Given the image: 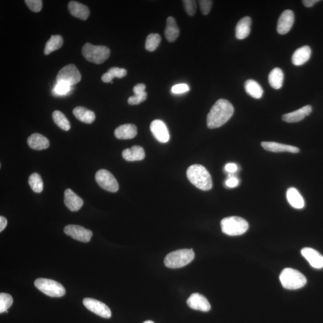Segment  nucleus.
<instances>
[{"label":"nucleus","mask_w":323,"mask_h":323,"mask_svg":"<svg viewBox=\"0 0 323 323\" xmlns=\"http://www.w3.org/2000/svg\"><path fill=\"white\" fill-rule=\"evenodd\" d=\"M234 113V106L229 101L218 100L211 108L207 116L208 128L215 129L225 124Z\"/></svg>","instance_id":"nucleus-1"},{"label":"nucleus","mask_w":323,"mask_h":323,"mask_svg":"<svg viewBox=\"0 0 323 323\" xmlns=\"http://www.w3.org/2000/svg\"><path fill=\"white\" fill-rule=\"evenodd\" d=\"M186 174L189 180L198 189L204 191L212 189V177L203 166L197 164L190 166L188 168Z\"/></svg>","instance_id":"nucleus-2"},{"label":"nucleus","mask_w":323,"mask_h":323,"mask_svg":"<svg viewBox=\"0 0 323 323\" xmlns=\"http://www.w3.org/2000/svg\"><path fill=\"white\" fill-rule=\"evenodd\" d=\"M195 258L192 249H181L170 252L164 260L167 268L176 269L182 268L190 263Z\"/></svg>","instance_id":"nucleus-3"},{"label":"nucleus","mask_w":323,"mask_h":323,"mask_svg":"<svg viewBox=\"0 0 323 323\" xmlns=\"http://www.w3.org/2000/svg\"><path fill=\"white\" fill-rule=\"evenodd\" d=\"M281 283L288 290H297L307 284V279L301 272L292 268H286L280 275Z\"/></svg>","instance_id":"nucleus-4"},{"label":"nucleus","mask_w":323,"mask_h":323,"mask_svg":"<svg viewBox=\"0 0 323 323\" xmlns=\"http://www.w3.org/2000/svg\"><path fill=\"white\" fill-rule=\"evenodd\" d=\"M221 227L224 234L233 237L245 234L249 229V225L245 219L232 216L223 218L221 221Z\"/></svg>","instance_id":"nucleus-5"},{"label":"nucleus","mask_w":323,"mask_h":323,"mask_svg":"<svg viewBox=\"0 0 323 323\" xmlns=\"http://www.w3.org/2000/svg\"><path fill=\"white\" fill-rule=\"evenodd\" d=\"M81 52L87 61L101 64L105 63L110 55V50L105 46H94L87 43L82 47Z\"/></svg>","instance_id":"nucleus-6"},{"label":"nucleus","mask_w":323,"mask_h":323,"mask_svg":"<svg viewBox=\"0 0 323 323\" xmlns=\"http://www.w3.org/2000/svg\"><path fill=\"white\" fill-rule=\"evenodd\" d=\"M35 285L42 293L50 297H60L66 294L63 286L54 280L38 279L35 281Z\"/></svg>","instance_id":"nucleus-7"},{"label":"nucleus","mask_w":323,"mask_h":323,"mask_svg":"<svg viewBox=\"0 0 323 323\" xmlns=\"http://www.w3.org/2000/svg\"><path fill=\"white\" fill-rule=\"evenodd\" d=\"M95 179L99 186L108 192H116L119 190V184L113 174L108 171L100 170L95 174Z\"/></svg>","instance_id":"nucleus-8"},{"label":"nucleus","mask_w":323,"mask_h":323,"mask_svg":"<svg viewBox=\"0 0 323 323\" xmlns=\"http://www.w3.org/2000/svg\"><path fill=\"white\" fill-rule=\"evenodd\" d=\"M81 78L80 72L74 64H69L63 67L58 72L57 81H65L72 86L79 83Z\"/></svg>","instance_id":"nucleus-9"},{"label":"nucleus","mask_w":323,"mask_h":323,"mask_svg":"<svg viewBox=\"0 0 323 323\" xmlns=\"http://www.w3.org/2000/svg\"><path fill=\"white\" fill-rule=\"evenodd\" d=\"M64 230L67 235L75 240L83 243L89 242L92 235H93L91 230L79 225H75V224H69V225L66 226Z\"/></svg>","instance_id":"nucleus-10"},{"label":"nucleus","mask_w":323,"mask_h":323,"mask_svg":"<svg viewBox=\"0 0 323 323\" xmlns=\"http://www.w3.org/2000/svg\"><path fill=\"white\" fill-rule=\"evenodd\" d=\"M83 305L92 313L105 319H109L111 316V312L108 306L105 303L96 299L85 298L83 299Z\"/></svg>","instance_id":"nucleus-11"},{"label":"nucleus","mask_w":323,"mask_h":323,"mask_svg":"<svg viewBox=\"0 0 323 323\" xmlns=\"http://www.w3.org/2000/svg\"><path fill=\"white\" fill-rule=\"evenodd\" d=\"M151 133L160 143L168 142L170 139L169 131L164 122L161 120H154L150 124Z\"/></svg>","instance_id":"nucleus-12"},{"label":"nucleus","mask_w":323,"mask_h":323,"mask_svg":"<svg viewBox=\"0 0 323 323\" xmlns=\"http://www.w3.org/2000/svg\"><path fill=\"white\" fill-rule=\"evenodd\" d=\"M294 21V15L293 11L286 10L280 15L278 21L277 32L280 35H286L291 30Z\"/></svg>","instance_id":"nucleus-13"},{"label":"nucleus","mask_w":323,"mask_h":323,"mask_svg":"<svg viewBox=\"0 0 323 323\" xmlns=\"http://www.w3.org/2000/svg\"><path fill=\"white\" fill-rule=\"evenodd\" d=\"M187 304L193 310L208 312L211 310V305L206 297L199 293H193L188 298Z\"/></svg>","instance_id":"nucleus-14"},{"label":"nucleus","mask_w":323,"mask_h":323,"mask_svg":"<svg viewBox=\"0 0 323 323\" xmlns=\"http://www.w3.org/2000/svg\"><path fill=\"white\" fill-rule=\"evenodd\" d=\"M301 254L312 267L316 269L323 268V256L319 252L312 248H303Z\"/></svg>","instance_id":"nucleus-15"},{"label":"nucleus","mask_w":323,"mask_h":323,"mask_svg":"<svg viewBox=\"0 0 323 323\" xmlns=\"http://www.w3.org/2000/svg\"><path fill=\"white\" fill-rule=\"evenodd\" d=\"M64 203L72 212H77L83 206V201L72 190L67 189L64 192Z\"/></svg>","instance_id":"nucleus-16"},{"label":"nucleus","mask_w":323,"mask_h":323,"mask_svg":"<svg viewBox=\"0 0 323 323\" xmlns=\"http://www.w3.org/2000/svg\"><path fill=\"white\" fill-rule=\"evenodd\" d=\"M312 111H313V108H312L311 106H305L297 110L284 114L282 119L284 121L288 123L298 122L301 121L306 116L310 115Z\"/></svg>","instance_id":"nucleus-17"},{"label":"nucleus","mask_w":323,"mask_h":323,"mask_svg":"<svg viewBox=\"0 0 323 323\" xmlns=\"http://www.w3.org/2000/svg\"><path fill=\"white\" fill-rule=\"evenodd\" d=\"M264 149L272 152H290L297 153L299 152V148L294 146L280 144L275 142H264L261 143Z\"/></svg>","instance_id":"nucleus-18"},{"label":"nucleus","mask_w":323,"mask_h":323,"mask_svg":"<svg viewBox=\"0 0 323 323\" xmlns=\"http://www.w3.org/2000/svg\"><path fill=\"white\" fill-rule=\"evenodd\" d=\"M137 135V126L130 123L120 125L114 131L115 137L120 140L133 139Z\"/></svg>","instance_id":"nucleus-19"},{"label":"nucleus","mask_w":323,"mask_h":323,"mask_svg":"<svg viewBox=\"0 0 323 323\" xmlns=\"http://www.w3.org/2000/svg\"><path fill=\"white\" fill-rule=\"evenodd\" d=\"M69 10L73 16L83 21H86L90 15L89 8L77 1H70L69 4Z\"/></svg>","instance_id":"nucleus-20"},{"label":"nucleus","mask_w":323,"mask_h":323,"mask_svg":"<svg viewBox=\"0 0 323 323\" xmlns=\"http://www.w3.org/2000/svg\"><path fill=\"white\" fill-rule=\"evenodd\" d=\"M28 144L34 150H42L49 147V140L43 135L35 133L31 136L27 140Z\"/></svg>","instance_id":"nucleus-21"},{"label":"nucleus","mask_w":323,"mask_h":323,"mask_svg":"<svg viewBox=\"0 0 323 323\" xmlns=\"http://www.w3.org/2000/svg\"><path fill=\"white\" fill-rule=\"evenodd\" d=\"M311 49L310 46H303L295 50L291 61L294 66H300L307 63L311 56Z\"/></svg>","instance_id":"nucleus-22"},{"label":"nucleus","mask_w":323,"mask_h":323,"mask_svg":"<svg viewBox=\"0 0 323 323\" xmlns=\"http://www.w3.org/2000/svg\"><path fill=\"white\" fill-rule=\"evenodd\" d=\"M251 19L249 16L244 17L239 21L236 26V37L239 40H243L247 37L251 33Z\"/></svg>","instance_id":"nucleus-23"},{"label":"nucleus","mask_w":323,"mask_h":323,"mask_svg":"<svg viewBox=\"0 0 323 323\" xmlns=\"http://www.w3.org/2000/svg\"><path fill=\"white\" fill-rule=\"evenodd\" d=\"M123 159L129 162L142 161L145 158L144 149L139 145H134L131 148H126L122 151Z\"/></svg>","instance_id":"nucleus-24"},{"label":"nucleus","mask_w":323,"mask_h":323,"mask_svg":"<svg viewBox=\"0 0 323 323\" xmlns=\"http://www.w3.org/2000/svg\"><path fill=\"white\" fill-rule=\"evenodd\" d=\"M287 201L291 207L296 209H302L305 206V201L299 191L294 187L289 188L287 190Z\"/></svg>","instance_id":"nucleus-25"},{"label":"nucleus","mask_w":323,"mask_h":323,"mask_svg":"<svg viewBox=\"0 0 323 323\" xmlns=\"http://www.w3.org/2000/svg\"><path fill=\"white\" fill-rule=\"evenodd\" d=\"M179 30L175 19L172 16L168 17L167 21L165 36L169 42H174L178 38Z\"/></svg>","instance_id":"nucleus-26"},{"label":"nucleus","mask_w":323,"mask_h":323,"mask_svg":"<svg viewBox=\"0 0 323 323\" xmlns=\"http://www.w3.org/2000/svg\"><path fill=\"white\" fill-rule=\"evenodd\" d=\"M72 113L78 120L83 123L91 124L95 120L94 112L83 107H77L73 109Z\"/></svg>","instance_id":"nucleus-27"},{"label":"nucleus","mask_w":323,"mask_h":323,"mask_svg":"<svg viewBox=\"0 0 323 323\" xmlns=\"http://www.w3.org/2000/svg\"><path fill=\"white\" fill-rule=\"evenodd\" d=\"M245 90L247 93L255 99H260L263 95V90L256 81L250 79L247 80L244 85Z\"/></svg>","instance_id":"nucleus-28"},{"label":"nucleus","mask_w":323,"mask_h":323,"mask_svg":"<svg viewBox=\"0 0 323 323\" xmlns=\"http://www.w3.org/2000/svg\"><path fill=\"white\" fill-rule=\"evenodd\" d=\"M269 83L272 88L279 89L283 86L284 73L282 69L275 68L269 73Z\"/></svg>","instance_id":"nucleus-29"},{"label":"nucleus","mask_w":323,"mask_h":323,"mask_svg":"<svg viewBox=\"0 0 323 323\" xmlns=\"http://www.w3.org/2000/svg\"><path fill=\"white\" fill-rule=\"evenodd\" d=\"M64 40L60 35L52 36L47 41L44 48V54L48 55L53 52L60 49L63 46Z\"/></svg>","instance_id":"nucleus-30"},{"label":"nucleus","mask_w":323,"mask_h":323,"mask_svg":"<svg viewBox=\"0 0 323 323\" xmlns=\"http://www.w3.org/2000/svg\"><path fill=\"white\" fill-rule=\"evenodd\" d=\"M127 74V71L124 69H120L118 67H112L108 72L103 75L101 79L103 82L109 83L113 80L114 77L122 78Z\"/></svg>","instance_id":"nucleus-31"},{"label":"nucleus","mask_w":323,"mask_h":323,"mask_svg":"<svg viewBox=\"0 0 323 323\" xmlns=\"http://www.w3.org/2000/svg\"><path fill=\"white\" fill-rule=\"evenodd\" d=\"M52 118L56 124L63 130L68 131L71 128L69 120L62 112L55 111L52 114Z\"/></svg>","instance_id":"nucleus-32"},{"label":"nucleus","mask_w":323,"mask_h":323,"mask_svg":"<svg viewBox=\"0 0 323 323\" xmlns=\"http://www.w3.org/2000/svg\"><path fill=\"white\" fill-rule=\"evenodd\" d=\"M29 183L32 189L36 193H40L43 190V180L37 173H33L30 176Z\"/></svg>","instance_id":"nucleus-33"},{"label":"nucleus","mask_w":323,"mask_h":323,"mask_svg":"<svg viewBox=\"0 0 323 323\" xmlns=\"http://www.w3.org/2000/svg\"><path fill=\"white\" fill-rule=\"evenodd\" d=\"M161 41V37L158 34H150L146 38L145 46L146 50L149 52L154 51L158 48Z\"/></svg>","instance_id":"nucleus-34"},{"label":"nucleus","mask_w":323,"mask_h":323,"mask_svg":"<svg viewBox=\"0 0 323 323\" xmlns=\"http://www.w3.org/2000/svg\"><path fill=\"white\" fill-rule=\"evenodd\" d=\"M13 304V298L11 295L7 293L0 294V313L6 312Z\"/></svg>","instance_id":"nucleus-35"},{"label":"nucleus","mask_w":323,"mask_h":323,"mask_svg":"<svg viewBox=\"0 0 323 323\" xmlns=\"http://www.w3.org/2000/svg\"><path fill=\"white\" fill-rule=\"evenodd\" d=\"M71 89L72 86L68 83L65 81H57L53 88V93L58 95H65L69 94Z\"/></svg>","instance_id":"nucleus-36"},{"label":"nucleus","mask_w":323,"mask_h":323,"mask_svg":"<svg viewBox=\"0 0 323 323\" xmlns=\"http://www.w3.org/2000/svg\"><path fill=\"white\" fill-rule=\"evenodd\" d=\"M147 94L145 92L144 93L141 94L134 95V96L129 98L128 102L130 105H138L140 103L144 102L147 99Z\"/></svg>","instance_id":"nucleus-37"},{"label":"nucleus","mask_w":323,"mask_h":323,"mask_svg":"<svg viewBox=\"0 0 323 323\" xmlns=\"http://www.w3.org/2000/svg\"><path fill=\"white\" fill-rule=\"evenodd\" d=\"M25 2L30 9L34 12H40L42 9V1L41 0H26Z\"/></svg>","instance_id":"nucleus-38"},{"label":"nucleus","mask_w":323,"mask_h":323,"mask_svg":"<svg viewBox=\"0 0 323 323\" xmlns=\"http://www.w3.org/2000/svg\"><path fill=\"white\" fill-rule=\"evenodd\" d=\"M184 5L185 10L190 16L195 15L196 11V4L195 1L192 0H184L182 1Z\"/></svg>","instance_id":"nucleus-39"},{"label":"nucleus","mask_w":323,"mask_h":323,"mask_svg":"<svg viewBox=\"0 0 323 323\" xmlns=\"http://www.w3.org/2000/svg\"><path fill=\"white\" fill-rule=\"evenodd\" d=\"M190 91L189 86L186 83L178 84L171 89V92L174 94H181Z\"/></svg>","instance_id":"nucleus-40"},{"label":"nucleus","mask_w":323,"mask_h":323,"mask_svg":"<svg viewBox=\"0 0 323 323\" xmlns=\"http://www.w3.org/2000/svg\"><path fill=\"white\" fill-rule=\"evenodd\" d=\"M213 3V1L210 0H201L199 1V6L204 15H207L210 13Z\"/></svg>","instance_id":"nucleus-41"},{"label":"nucleus","mask_w":323,"mask_h":323,"mask_svg":"<svg viewBox=\"0 0 323 323\" xmlns=\"http://www.w3.org/2000/svg\"><path fill=\"white\" fill-rule=\"evenodd\" d=\"M239 184V180L238 179L235 177H230L226 181V185L229 188H234L237 187Z\"/></svg>","instance_id":"nucleus-42"},{"label":"nucleus","mask_w":323,"mask_h":323,"mask_svg":"<svg viewBox=\"0 0 323 323\" xmlns=\"http://www.w3.org/2000/svg\"><path fill=\"white\" fill-rule=\"evenodd\" d=\"M145 85L143 83L137 84L134 87L133 91L135 95L141 94L144 93L145 89Z\"/></svg>","instance_id":"nucleus-43"},{"label":"nucleus","mask_w":323,"mask_h":323,"mask_svg":"<svg viewBox=\"0 0 323 323\" xmlns=\"http://www.w3.org/2000/svg\"><path fill=\"white\" fill-rule=\"evenodd\" d=\"M237 170V165L234 163H229L225 166V170L229 173H234Z\"/></svg>","instance_id":"nucleus-44"},{"label":"nucleus","mask_w":323,"mask_h":323,"mask_svg":"<svg viewBox=\"0 0 323 323\" xmlns=\"http://www.w3.org/2000/svg\"><path fill=\"white\" fill-rule=\"evenodd\" d=\"M319 1V0H303L302 3L305 7H311Z\"/></svg>","instance_id":"nucleus-45"},{"label":"nucleus","mask_w":323,"mask_h":323,"mask_svg":"<svg viewBox=\"0 0 323 323\" xmlns=\"http://www.w3.org/2000/svg\"><path fill=\"white\" fill-rule=\"evenodd\" d=\"M7 224V219L3 217V216H1V217H0V232H1L2 230L5 228Z\"/></svg>","instance_id":"nucleus-46"},{"label":"nucleus","mask_w":323,"mask_h":323,"mask_svg":"<svg viewBox=\"0 0 323 323\" xmlns=\"http://www.w3.org/2000/svg\"><path fill=\"white\" fill-rule=\"evenodd\" d=\"M143 323H154L152 321H146Z\"/></svg>","instance_id":"nucleus-47"}]
</instances>
